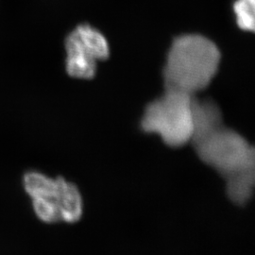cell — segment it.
Masks as SVG:
<instances>
[{
	"label": "cell",
	"mask_w": 255,
	"mask_h": 255,
	"mask_svg": "<svg viewBox=\"0 0 255 255\" xmlns=\"http://www.w3.org/2000/svg\"><path fill=\"white\" fill-rule=\"evenodd\" d=\"M220 63L219 46L208 37L198 33L175 37L164 63V88L195 96L209 86Z\"/></svg>",
	"instance_id": "obj_1"
},
{
	"label": "cell",
	"mask_w": 255,
	"mask_h": 255,
	"mask_svg": "<svg viewBox=\"0 0 255 255\" xmlns=\"http://www.w3.org/2000/svg\"><path fill=\"white\" fill-rule=\"evenodd\" d=\"M23 186L31 199L38 219L45 223H76L83 215L82 193L63 177L52 178L39 171H28Z\"/></svg>",
	"instance_id": "obj_2"
},
{
	"label": "cell",
	"mask_w": 255,
	"mask_h": 255,
	"mask_svg": "<svg viewBox=\"0 0 255 255\" xmlns=\"http://www.w3.org/2000/svg\"><path fill=\"white\" fill-rule=\"evenodd\" d=\"M195 96L164 88V92L144 110L141 129L157 134L169 147H182L191 143L194 130L193 100Z\"/></svg>",
	"instance_id": "obj_3"
},
{
	"label": "cell",
	"mask_w": 255,
	"mask_h": 255,
	"mask_svg": "<svg viewBox=\"0 0 255 255\" xmlns=\"http://www.w3.org/2000/svg\"><path fill=\"white\" fill-rule=\"evenodd\" d=\"M191 144L201 162L215 169L224 180L255 168L254 146L242 134L225 125Z\"/></svg>",
	"instance_id": "obj_4"
},
{
	"label": "cell",
	"mask_w": 255,
	"mask_h": 255,
	"mask_svg": "<svg viewBox=\"0 0 255 255\" xmlns=\"http://www.w3.org/2000/svg\"><path fill=\"white\" fill-rule=\"evenodd\" d=\"M64 49L65 71L77 80L94 79L99 63L106 61L111 54L106 36L87 23L74 27L67 34Z\"/></svg>",
	"instance_id": "obj_5"
},
{
	"label": "cell",
	"mask_w": 255,
	"mask_h": 255,
	"mask_svg": "<svg viewBox=\"0 0 255 255\" xmlns=\"http://www.w3.org/2000/svg\"><path fill=\"white\" fill-rule=\"evenodd\" d=\"M194 130L191 143L223 126V116L219 105L211 99L193 100Z\"/></svg>",
	"instance_id": "obj_6"
},
{
	"label": "cell",
	"mask_w": 255,
	"mask_h": 255,
	"mask_svg": "<svg viewBox=\"0 0 255 255\" xmlns=\"http://www.w3.org/2000/svg\"><path fill=\"white\" fill-rule=\"evenodd\" d=\"M229 200L237 206H244L254 195L255 168H250L225 179Z\"/></svg>",
	"instance_id": "obj_7"
},
{
	"label": "cell",
	"mask_w": 255,
	"mask_h": 255,
	"mask_svg": "<svg viewBox=\"0 0 255 255\" xmlns=\"http://www.w3.org/2000/svg\"><path fill=\"white\" fill-rule=\"evenodd\" d=\"M233 11L237 27L246 32L255 31V0H235Z\"/></svg>",
	"instance_id": "obj_8"
}]
</instances>
